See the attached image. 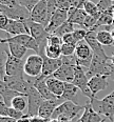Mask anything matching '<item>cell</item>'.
<instances>
[{
  "label": "cell",
  "instance_id": "obj_1",
  "mask_svg": "<svg viewBox=\"0 0 114 122\" xmlns=\"http://www.w3.org/2000/svg\"><path fill=\"white\" fill-rule=\"evenodd\" d=\"M88 78L93 76H105L114 80V65L111 62V57L105 53L103 49L93 52V58L90 67L87 70Z\"/></svg>",
  "mask_w": 114,
  "mask_h": 122
},
{
  "label": "cell",
  "instance_id": "obj_40",
  "mask_svg": "<svg viewBox=\"0 0 114 122\" xmlns=\"http://www.w3.org/2000/svg\"><path fill=\"white\" fill-rule=\"evenodd\" d=\"M19 4L18 0H0V5L4 6H15Z\"/></svg>",
  "mask_w": 114,
  "mask_h": 122
},
{
  "label": "cell",
  "instance_id": "obj_9",
  "mask_svg": "<svg viewBox=\"0 0 114 122\" xmlns=\"http://www.w3.org/2000/svg\"><path fill=\"white\" fill-rule=\"evenodd\" d=\"M43 66V57L39 54L31 55L24 61V74L27 77L36 78L41 75Z\"/></svg>",
  "mask_w": 114,
  "mask_h": 122
},
{
  "label": "cell",
  "instance_id": "obj_3",
  "mask_svg": "<svg viewBox=\"0 0 114 122\" xmlns=\"http://www.w3.org/2000/svg\"><path fill=\"white\" fill-rule=\"evenodd\" d=\"M93 110L113 122L114 119V91L103 99L94 98L89 100Z\"/></svg>",
  "mask_w": 114,
  "mask_h": 122
},
{
  "label": "cell",
  "instance_id": "obj_6",
  "mask_svg": "<svg viewBox=\"0 0 114 122\" xmlns=\"http://www.w3.org/2000/svg\"><path fill=\"white\" fill-rule=\"evenodd\" d=\"M74 55L76 57L77 65H80L86 70H88L90 67L93 58V51L86 40H82V41L78 42L76 44V50Z\"/></svg>",
  "mask_w": 114,
  "mask_h": 122
},
{
  "label": "cell",
  "instance_id": "obj_19",
  "mask_svg": "<svg viewBox=\"0 0 114 122\" xmlns=\"http://www.w3.org/2000/svg\"><path fill=\"white\" fill-rule=\"evenodd\" d=\"M108 85H109L108 78L105 77V76H93L92 78L89 79V87H90L94 97H96V95L99 92L106 90Z\"/></svg>",
  "mask_w": 114,
  "mask_h": 122
},
{
  "label": "cell",
  "instance_id": "obj_50",
  "mask_svg": "<svg viewBox=\"0 0 114 122\" xmlns=\"http://www.w3.org/2000/svg\"><path fill=\"white\" fill-rule=\"evenodd\" d=\"M113 15H114V10H113Z\"/></svg>",
  "mask_w": 114,
  "mask_h": 122
},
{
  "label": "cell",
  "instance_id": "obj_39",
  "mask_svg": "<svg viewBox=\"0 0 114 122\" xmlns=\"http://www.w3.org/2000/svg\"><path fill=\"white\" fill-rule=\"evenodd\" d=\"M9 20H10V18L6 16V15L0 13V29L2 30H4V27H5L7 25V23H9Z\"/></svg>",
  "mask_w": 114,
  "mask_h": 122
},
{
  "label": "cell",
  "instance_id": "obj_7",
  "mask_svg": "<svg viewBox=\"0 0 114 122\" xmlns=\"http://www.w3.org/2000/svg\"><path fill=\"white\" fill-rule=\"evenodd\" d=\"M0 13L6 15L10 19L22 21L27 24L29 22V20H31V12L27 7L22 6L20 3L15 6L0 5Z\"/></svg>",
  "mask_w": 114,
  "mask_h": 122
},
{
  "label": "cell",
  "instance_id": "obj_49",
  "mask_svg": "<svg viewBox=\"0 0 114 122\" xmlns=\"http://www.w3.org/2000/svg\"><path fill=\"white\" fill-rule=\"evenodd\" d=\"M112 25H113V29H114V21H113V24Z\"/></svg>",
  "mask_w": 114,
  "mask_h": 122
},
{
  "label": "cell",
  "instance_id": "obj_14",
  "mask_svg": "<svg viewBox=\"0 0 114 122\" xmlns=\"http://www.w3.org/2000/svg\"><path fill=\"white\" fill-rule=\"evenodd\" d=\"M62 98H56V99H45L43 102L41 103L38 111V116L42 117V118L51 119L54 114L55 110L57 108V106H59L60 104L63 102Z\"/></svg>",
  "mask_w": 114,
  "mask_h": 122
},
{
  "label": "cell",
  "instance_id": "obj_11",
  "mask_svg": "<svg viewBox=\"0 0 114 122\" xmlns=\"http://www.w3.org/2000/svg\"><path fill=\"white\" fill-rule=\"evenodd\" d=\"M27 102L29 103H27V112L25 115L29 117L38 116L39 107L45 99L40 95V93L37 91V88L34 85L31 86V88L27 92Z\"/></svg>",
  "mask_w": 114,
  "mask_h": 122
},
{
  "label": "cell",
  "instance_id": "obj_16",
  "mask_svg": "<svg viewBox=\"0 0 114 122\" xmlns=\"http://www.w3.org/2000/svg\"><path fill=\"white\" fill-rule=\"evenodd\" d=\"M62 65L61 57L58 59H52L47 56H43V66H42L41 76L44 78H49Z\"/></svg>",
  "mask_w": 114,
  "mask_h": 122
},
{
  "label": "cell",
  "instance_id": "obj_31",
  "mask_svg": "<svg viewBox=\"0 0 114 122\" xmlns=\"http://www.w3.org/2000/svg\"><path fill=\"white\" fill-rule=\"evenodd\" d=\"M83 10L86 11L88 15H92V16H99L101 13L99 12V9H98V5L94 2H92L91 0H88V1L85 2L83 4Z\"/></svg>",
  "mask_w": 114,
  "mask_h": 122
},
{
  "label": "cell",
  "instance_id": "obj_27",
  "mask_svg": "<svg viewBox=\"0 0 114 122\" xmlns=\"http://www.w3.org/2000/svg\"><path fill=\"white\" fill-rule=\"evenodd\" d=\"M114 21V15L113 12H105L101 13L99 19L97 20V23L92 30H97L100 26H107V25H112Z\"/></svg>",
  "mask_w": 114,
  "mask_h": 122
},
{
  "label": "cell",
  "instance_id": "obj_32",
  "mask_svg": "<svg viewBox=\"0 0 114 122\" xmlns=\"http://www.w3.org/2000/svg\"><path fill=\"white\" fill-rule=\"evenodd\" d=\"M100 13L105 12H113L114 10V1L113 0H99L97 3Z\"/></svg>",
  "mask_w": 114,
  "mask_h": 122
},
{
  "label": "cell",
  "instance_id": "obj_15",
  "mask_svg": "<svg viewBox=\"0 0 114 122\" xmlns=\"http://www.w3.org/2000/svg\"><path fill=\"white\" fill-rule=\"evenodd\" d=\"M68 19H69V11L58 9L52 15V17H51V19L49 21V24L47 25L45 29H47V30L50 34H53L60 25L63 24L65 21H68Z\"/></svg>",
  "mask_w": 114,
  "mask_h": 122
},
{
  "label": "cell",
  "instance_id": "obj_4",
  "mask_svg": "<svg viewBox=\"0 0 114 122\" xmlns=\"http://www.w3.org/2000/svg\"><path fill=\"white\" fill-rule=\"evenodd\" d=\"M27 26L30 29V34L32 35V37L36 40L38 45H39V55L43 57L45 56L44 50L45 46L48 45V39H49V36L51 34L47 30L45 26H43L42 24L36 23V22H33L32 20H29Z\"/></svg>",
  "mask_w": 114,
  "mask_h": 122
},
{
  "label": "cell",
  "instance_id": "obj_33",
  "mask_svg": "<svg viewBox=\"0 0 114 122\" xmlns=\"http://www.w3.org/2000/svg\"><path fill=\"white\" fill-rule=\"evenodd\" d=\"M76 44L73 43H62L61 45V54L62 56H72L75 54Z\"/></svg>",
  "mask_w": 114,
  "mask_h": 122
},
{
  "label": "cell",
  "instance_id": "obj_52",
  "mask_svg": "<svg viewBox=\"0 0 114 122\" xmlns=\"http://www.w3.org/2000/svg\"><path fill=\"white\" fill-rule=\"evenodd\" d=\"M113 122H114V121H113Z\"/></svg>",
  "mask_w": 114,
  "mask_h": 122
},
{
  "label": "cell",
  "instance_id": "obj_8",
  "mask_svg": "<svg viewBox=\"0 0 114 122\" xmlns=\"http://www.w3.org/2000/svg\"><path fill=\"white\" fill-rule=\"evenodd\" d=\"M72 83H74L79 88V91L82 93V95H85L89 100H92V99L95 98L93 96L90 87H89V78L87 76V70L86 68H83L80 65L76 66L74 80H73Z\"/></svg>",
  "mask_w": 114,
  "mask_h": 122
},
{
  "label": "cell",
  "instance_id": "obj_21",
  "mask_svg": "<svg viewBox=\"0 0 114 122\" xmlns=\"http://www.w3.org/2000/svg\"><path fill=\"white\" fill-rule=\"evenodd\" d=\"M87 16L88 14L83 9H74V7H72L69 11V19L68 20L70 22H72L73 24H77L82 27Z\"/></svg>",
  "mask_w": 114,
  "mask_h": 122
},
{
  "label": "cell",
  "instance_id": "obj_41",
  "mask_svg": "<svg viewBox=\"0 0 114 122\" xmlns=\"http://www.w3.org/2000/svg\"><path fill=\"white\" fill-rule=\"evenodd\" d=\"M61 38H62V42L63 43H73V44H76V41H75L74 37H73L72 33L65 35V36L61 37Z\"/></svg>",
  "mask_w": 114,
  "mask_h": 122
},
{
  "label": "cell",
  "instance_id": "obj_30",
  "mask_svg": "<svg viewBox=\"0 0 114 122\" xmlns=\"http://www.w3.org/2000/svg\"><path fill=\"white\" fill-rule=\"evenodd\" d=\"M44 54L47 57L52 58V59H58L62 56L61 54V46H57V45H51L48 44L45 46Z\"/></svg>",
  "mask_w": 114,
  "mask_h": 122
},
{
  "label": "cell",
  "instance_id": "obj_36",
  "mask_svg": "<svg viewBox=\"0 0 114 122\" xmlns=\"http://www.w3.org/2000/svg\"><path fill=\"white\" fill-rule=\"evenodd\" d=\"M7 116H9V117H12V118L16 119V120H18V119L22 118V117H24L25 114L23 113V112L17 111L16 108H14V107H12V106H10L9 112H7Z\"/></svg>",
  "mask_w": 114,
  "mask_h": 122
},
{
  "label": "cell",
  "instance_id": "obj_12",
  "mask_svg": "<svg viewBox=\"0 0 114 122\" xmlns=\"http://www.w3.org/2000/svg\"><path fill=\"white\" fill-rule=\"evenodd\" d=\"M1 43H17V44H21L25 46L27 50H32L39 54V45L37 41L32 37L31 34H20V35H15V36H10L7 38H3L0 40Z\"/></svg>",
  "mask_w": 114,
  "mask_h": 122
},
{
  "label": "cell",
  "instance_id": "obj_48",
  "mask_svg": "<svg viewBox=\"0 0 114 122\" xmlns=\"http://www.w3.org/2000/svg\"><path fill=\"white\" fill-rule=\"evenodd\" d=\"M62 122H72V121H62Z\"/></svg>",
  "mask_w": 114,
  "mask_h": 122
},
{
  "label": "cell",
  "instance_id": "obj_38",
  "mask_svg": "<svg viewBox=\"0 0 114 122\" xmlns=\"http://www.w3.org/2000/svg\"><path fill=\"white\" fill-rule=\"evenodd\" d=\"M58 9L70 11L72 9V2H71V0H58Z\"/></svg>",
  "mask_w": 114,
  "mask_h": 122
},
{
  "label": "cell",
  "instance_id": "obj_45",
  "mask_svg": "<svg viewBox=\"0 0 114 122\" xmlns=\"http://www.w3.org/2000/svg\"><path fill=\"white\" fill-rule=\"evenodd\" d=\"M17 122H31V117H29V116L25 115L24 117H22V118L18 119Z\"/></svg>",
  "mask_w": 114,
  "mask_h": 122
},
{
  "label": "cell",
  "instance_id": "obj_20",
  "mask_svg": "<svg viewBox=\"0 0 114 122\" xmlns=\"http://www.w3.org/2000/svg\"><path fill=\"white\" fill-rule=\"evenodd\" d=\"M47 85L49 86L50 91L52 92V94L57 98H62V94H63V91H65V83L63 81L57 79V78L53 77L51 76L49 77L47 80Z\"/></svg>",
  "mask_w": 114,
  "mask_h": 122
},
{
  "label": "cell",
  "instance_id": "obj_37",
  "mask_svg": "<svg viewBox=\"0 0 114 122\" xmlns=\"http://www.w3.org/2000/svg\"><path fill=\"white\" fill-rule=\"evenodd\" d=\"M62 38L59 36H56L54 34H51L48 39V44L51 45H57V46H61L62 45Z\"/></svg>",
  "mask_w": 114,
  "mask_h": 122
},
{
  "label": "cell",
  "instance_id": "obj_34",
  "mask_svg": "<svg viewBox=\"0 0 114 122\" xmlns=\"http://www.w3.org/2000/svg\"><path fill=\"white\" fill-rule=\"evenodd\" d=\"M87 33H88V30H86V29H75L74 30V32H73L72 34H73V37H74V39L76 41V44H77L78 42L86 39Z\"/></svg>",
  "mask_w": 114,
  "mask_h": 122
},
{
  "label": "cell",
  "instance_id": "obj_10",
  "mask_svg": "<svg viewBox=\"0 0 114 122\" xmlns=\"http://www.w3.org/2000/svg\"><path fill=\"white\" fill-rule=\"evenodd\" d=\"M4 76H24V62L22 59L11 55L9 50L6 51L5 64H4Z\"/></svg>",
  "mask_w": 114,
  "mask_h": 122
},
{
  "label": "cell",
  "instance_id": "obj_47",
  "mask_svg": "<svg viewBox=\"0 0 114 122\" xmlns=\"http://www.w3.org/2000/svg\"><path fill=\"white\" fill-rule=\"evenodd\" d=\"M111 62H112V63H113V65H114V54L111 56Z\"/></svg>",
  "mask_w": 114,
  "mask_h": 122
},
{
  "label": "cell",
  "instance_id": "obj_35",
  "mask_svg": "<svg viewBox=\"0 0 114 122\" xmlns=\"http://www.w3.org/2000/svg\"><path fill=\"white\" fill-rule=\"evenodd\" d=\"M18 1H19V3L21 4L22 6L27 7V9L31 12L32 10L35 7V5H36L38 2L41 1V0H18Z\"/></svg>",
  "mask_w": 114,
  "mask_h": 122
},
{
  "label": "cell",
  "instance_id": "obj_44",
  "mask_svg": "<svg viewBox=\"0 0 114 122\" xmlns=\"http://www.w3.org/2000/svg\"><path fill=\"white\" fill-rule=\"evenodd\" d=\"M0 122H17V120L9 116H0Z\"/></svg>",
  "mask_w": 114,
  "mask_h": 122
},
{
  "label": "cell",
  "instance_id": "obj_43",
  "mask_svg": "<svg viewBox=\"0 0 114 122\" xmlns=\"http://www.w3.org/2000/svg\"><path fill=\"white\" fill-rule=\"evenodd\" d=\"M31 122H49V119L42 118V117L39 116H35V117H31Z\"/></svg>",
  "mask_w": 114,
  "mask_h": 122
},
{
  "label": "cell",
  "instance_id": "obj_42",
  "mask_svg": "<svg viewBox=\"0 0 114 122\" xmlns=\"http://www.w3.org/2000/svg\"><path fill=\"white\" fill-rule=\"evenodd\" d=\"M10 106L6 105L3 101H0V116H7V112H9Z\"/></svg>",
  "mask_w": 114,
  "mask_h": 122
},
{
  "label": "cell",
  "instance_id": "obj_17",
  "mask_svg": "<svg viewBox=\"0 0 114 122\" xmlns=\"http://www.w3.org/2000/svg\"><path fill=\"white\" fill-rule=\"evenodd\" d=\"M107 120L106 117H101L100 114L93 110L90 101L85 105V110L82 112V115L77 122H105Z\"/></svg>",
  "mask_w": 114,
  "mask_h": 122
},
{
  "label": "cell",
  "instance_id": "obj_46",
  "mask_svg": "<svg viewBox=\"0 0 114 122\" xmlns=\"http://www.w3.org/2000/svg\"><path fill=\"white\" fill-rule=\"evenodd\" d=\"M49 122H60L58 119H54V118H51L49 119Z\"/></svg>",
  "mask_w": 114,
  "mask_h": 122
},
{
  "label": "cell",
  "instance_id": "obj_29",
  "mask_svg": "<svg viewBox=\"0 0 114 122\" xmlns=\"http://www.w3.org/2000/svg\"><path fill=\"white\" fill-rule=\"evenodd\" d=\"M74 25L75 24H73L72 22H70L69 20H68V21H65L63 24L60 25V26L58 27V29L53 33V34L56 35V36H59V37H63L65 35L74 32V30H75Z\"/></svg>",
  "mask_w": 114,
  "mask_h": 122
},
{
  "label": "cell",
  "instance_id": "obj_5",
  "mask_svg": "<svg viewBox=\"0 0 114 122\" xmlns=\"http://www.w3.org/2000/svg\"><path fill=\"white\" fill-rule=\"evenodd\" d=\"M24 76H4L3 79L1 80L4 81V83L9 88L18 92L20 94L27 95L33 84L30 80V77L27 76V78H25Z\"/></svg>",
  "mask_w": 114,
  "mask_h": 122
},
{
  "label": "cell",
  "instance_id": "obj_18",
  "mask_svg": "<svg viewBox=\"0 0 114 122\" xmlns=\"http://www.w3.org/2000/svg\"><path fill=\"white\" fill-rule=\"evenodd\" d=\"M4 32L7 34L15 36V35H20V34H30V29L27 23L22 21H18V20H13L10 19L9 23L5 27H4Z\"/></svg>",
  "mask_w": 114,
  "mask_h": 122
},
{
  "label": "cell",
  "instance_id": "obj_23",
  "mask_svg": "<svg viewBox=\"0 0 114 122\" xmlns=\"http://www.w3.org/2000/svg\"><path fill=\"white\" fill-rule=\"evenodd\" d=\"M0 95H1L2 101H3L6 105L11 106L12 100L16 97V96L20 95V93L13 91V90H11V88H9L6 86L5 83H4V81L1 80V82H0Z\"/></svg>",
  "mask_w": 114,
  "mask_h": 122
},
{
  "label": "cell",
  "instance_id": "obj_51",
  "mask_svg": "<svg viewBox=\"0 0 114 122\" xmlns=\"http://www.w3.org/2000/svg\"><path fill=\"white\" fill-rule=\"evenodd\" d=\"M113 1H114V0H113Z\"/></svg>",
  "mask_w": 114,
  "mask_h": 122
},
{
  "label": "cell",
  "instance_id": "obj_22",
  "mask_svg": "<svg viewBox=\"0 0 114 122\" xmlns=\"http://www.w3.org/2000/svg\"><path fill=\"white\" fill-rule=\"evenodd\" d=\"M78 91H79V88H78L74 83L65 82V91H63V94H62V99L65 101L69 100V101H73V102L79 104L77 101Z\"/></svg>",
  "mask_w": 114,
  "mask_h": 122
},
{
  "label": "cell",
  "instance_id": "obj_24",
  "mask_svg": "<svg viewBox=\"0 0 114 122\" xmlns=\"http://www.w3.org/2000/svg\"><path fill=\"white\" fill-rule=\"evenodd\" d=\"M2 44H7V50L11 53V55H13L14 57L22 59L23 56L25 55L27 49L25 46L21 44H17V43H13V42H9V43H2Z\"/></svg>",
  "mask_w": 114,
  "mask_h": 122
},
{
  "label": "cell",
  "instance_id": "obj_28",
  "mask_svg": "<svg viewBox=\"0 0 114 122\" xmlns=\"http://www.w3.org/2000/svg\"><path fill=\"white\" fill-rule=\"evenodd\" d=\"M27 96L23 95V94H20V95L16 96L14 99L12 100L11 106L14 108H16L17 111L23 112L25 111V108H27Z\"/></svg>",
  "mask_w": 114,
  "mask_h": 122
},
{
  "label": "cell",
  "instance_id": "obj_26",
  "mask_svg": "<svg viewBox=\"0 0 114 122\" xmlns=\"http://www.w3.org/2000/svg\"><path fill=\"white\" fill-rule=\"evenodd\" d=\"M86 41L89 45H90V47L92 49V51L94 52V51H97L99 49H103V45L99 43L97 39V32L94 30H89L88 33H87V36H86Z\"/></svg>",
  "mask_w": 114,
  "mask_h": 122
},
{
  "label": "cell",
  "instance_id": "obj_2",
  "mask_svg": "<svg viewBox=\"0 0 114 122\" xmlns=\"http://www.w3.org/2000/svg\"><path fill=\"white\" fill-rule=\"evenodd\" d=\"M85 110V105H80L73 101H63L59 106L55 110L52 118L58 119L60 122L62 121H72L78 117L79 113Z\"/></svg>",
  "mask_w": 114,
  "mask_h": 122
},
{
  "label": "cell",
  "instance_id": "obj_25",
  "mask_svg": "<svg viewBox=\"0 0 114 122\" xmlns=\"http://www.w3.org/2000/svg\"><path fill=\"white\" fill-rule=\"evenodd\" d=\"M96 32H97V39L101 45H107V46L113 45L114 37H113L112 33H111V30H98Z\"/></svg>",
  "mask_w": 114,
  "mask_h": 122
},
{
  "label": "cell",
  "instance_id": "obj_13",
  "mask_svg": "<svg viewBox=\"0 0 114 122\" xmlns=\"http://www.w3.org/2000/svg\"><path fill=\"white\" fill-rule=\"evenodd\" d=\"M31 20L33 22L42 24L43 26L47 27L50 21L47 0H41L35 5V7L31 11Z\"/></svg>",
  "mask_w": 114,
  "mask_h": 122
}]
</instances>
